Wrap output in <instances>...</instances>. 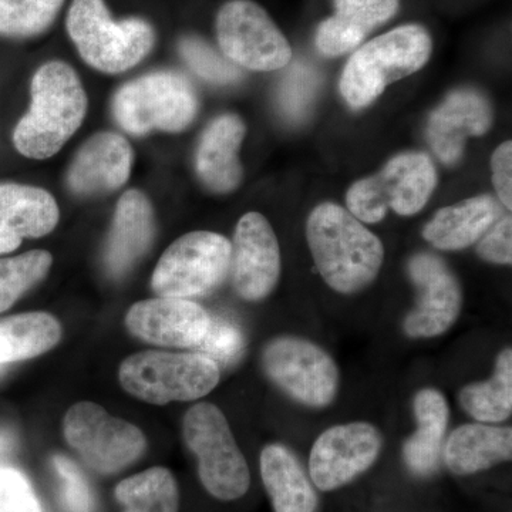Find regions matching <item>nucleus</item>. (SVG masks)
Masks as SVG:
<instances>
[{"instance_id":"nucleus-17","label":"nucleus","mask_w":512,"mask_h":512,"mask_svg":"<svg viewBox=\"0 0 512 512\" xmlns=\"http://www.w3.org/2000/svg\"><path fill=\"white\" fill-rule=\"evenodd\" d=\"M493 121V106L484 94L457 90L431 114L427 140L441 163L454 165L463 157L467 138L484 136Z\"/></svg>"},{"instance_id":"nucleus-4","label":"nucleus","mask_w":512,"mask_h":512,"mask_svg":"<svg viewBox=\"0 0 512 512\" xmlns=\"http://www.w3.org/2000/svg\"><path fill=\"white\" fill-rule=\"evenodd\" d=\"M67 32L84 62L110 74L136 66L154 46V30L146 20L114 22L103 0H74Z\"/></svg>"},{"instance_id":"nucleus-9","label":"nucleus","mask_w":512,"mask_h":512,"mask_svg":"<svg viewBox=\"0 0 512 512\" xmlns=\"http://www.w3.org/2000/svg\"><path fill=\"white\" fill-rule=\"evenodd\" d=\"M231 265V242L208 231L190 232L174 242L154 271V292L161 298L207 295L224 282Z\"/></svg>"},{"instance_id":"nucleus-7","label":"nucleus","mask_w":512,"mask_h":512,"mask_svg":"<svg viewBox=\"0 0 512 512\" xmlns=\"http://www.w3.org/2000/svg\"><path fill=\"white\" fill-rule=\"evenodd\" d=\"M184 439L197 457L198 474L208 493L224 501L247 494L251 485L247 460L217 406H192L185 414Z\"/></svg>"},{"instance_id":"nucleus-1","label":"nucleus","mask_w":512,"mask_h":512,"mask_svg":"<svg viewBox=\"0 0 512 512\" xmlns=\"http://www.w3.org/2000/svg\"><path fill=\"white\" fill-rule=\"evenodd\" d=\"M306 239L323 281L343 295L363 291L382 269V241L340 205H318L306 222Z\"/></svg>"},{"instance_id":"nucleus-2","label":"nucleus","mask_w":512,"mask_h":512,"mask_svg":"<svg viewBox=\"0 0 512 512\" xmlns=\"http://www.w3.org/2000/svg\"><path fill=\"white\" fill-rule=\"evenodd\" d=\"M86 110L87 96L72 67L46 63L33 77L32 104L15 128L13 143L35 160L55 156L82 126Z\"/></svg>"},{"instance_id":"nucleus-33","label":"nucleus","mask_w":512,"mask_h":512,"mask_svg":"<svg viewBox=\"0 0 512 512\" xmlns=\"http://www.w3.org/2000/svg\"><path fill=\"white\" fill-rule=\"evenodd\" d=\"M244 348V333L237 323L225 318H210L207 333L194 349L217 366H229L237 362Z\"/></svg>"},{"instance_id":"nucleus-31","label":"nucleus","mask_w":512,"mask_h":512,"mask_svg":"<svg viewBox=\"0 0 512 512\" xmlns=\"http://www.w3.org/2000/svg\"><path fill=\"white\" fill-rule=\"evenodd\" d=\"M64 0H0V35L29 37L52 25Z\"/></svg>"},{"instance_id":"nucleus-25","label":"nucleus","mask_w":512,"mask_h":512,"mask_svg":"<svg viewBox=\"0 0 512 512\" xmlns=\"http://www.w3.org/2000/svg\"><path fill=\"white\" fill-rule=\"evenodd\" d=\"M413 412L417 429L404 443V463L414 476L429 477L439 468L450 407L443 393L426 387L414 397Z\"/></svg>"},{"instance_id":"nucleus-3","label":"nucleus","mask_w":512,"mask_h":512,"mask_svg":"<svg viewBox=\"0 0 512 512\" xmlns=\"http://www.w3.org/2000/svg\"><path fill=\"white\" fill-rule=\"evenodd\" d=\"M431 37L420 25L400 26L377 36L350 56L340 93L353 109H365L387 86L419 72L429 62Z\"/></svg>"},{"instance_id":"nucleus-23","label":"nucleus","mask_w":512,"mask_h":512,"mask_svg":"<svg viewBox=\"0 0 512 512\" xmlns=\"http://www.w3.org/2000/svg\"><path fill=\"white\" fill-rule=\"evenodd\" d=\"M444 463L456 476L490 470L512 458V429L487 423L457 427L443 448Z\"/></svg>"},{"instance_id":"nucleus-11","label":"nucleus","mask_w":512,"mask_h":512,"mask_svg":"<svg viewBox=\"0 0 512 512\" xmlns=\"http://www.w3.org/2000/svg\"><path fill=\"white\" fill-rule=\"evenodd\" d=\"M218 42L224 56L254 72H274L291 62L292 49L258 3L231 0L217 16Z\"/></svg>"},{"instance_id":"nucleus-18","label":"nucleus","mask_w":512,"mask_h":512,"mask_svg":"<svg viewBox=\"0 0 512 512\" xmlns=\"http://www.w3.org/2000/svg\"><path fill=\"white\" fill-rule=\"evenodd\" d=\"M131 164L133 150L126 138L99 133L89 138L74 157L67 183L80 195L116 191L130 177Z\"/></svg>"},{"instance_id":"nucleus-24","label":"nucleus","mask_w":512,"mask_h":512,"mask_svg":"<svg viewBox=\"0 0 512 512\" xmlns=\"http://www.w3.org/2000/svg\"><path fill=\"white\" fill-rule=\"evenodd\" d=\"M154 237V215L143 192L131 190L120 198L106 248L110 275L121 276L136 264Z\"/></svg>"},{"instance_id":"nucleus-15","label":"nucleus","mask_w":512,"mask_h":512,"mask_svg":"<svg viewBox=\"0 0 512 512\" xmlns=\"http://www.w3.org/2000/svg\"><path fill=\"white\" fill-rule=\"evenodd\" d=\"M409 275L419 299L404 319V333L414 339L443 335L453 328L463 308L460 282L440 258L431 254L413 256Z\"/></svg>"},{"instance_id":"nucleus-6","label":"nucleus","mask_w":512,"mask_h":512,"mask_svg":"<svg viewBox=\"0 0 512 512\" xmlns=\"http://www.w3.org/2000/svg\"><path fill=\"white\" fill-rule=\"evenodd\" d=\"M119 376L124 389L144 402H191L217 387L220 367L200 353L141 352L124 360Z\"/></svg>"},{"instance_id":"nucleus-19","label":"nucleus","mask_w":512,"mask_h":512,"mask_svg":"<svg viewBox=\"0 0 512 512\" xmlns=\"http://www.w3.org/2000/svg\"><path fill=\"white\" fill-rule=\"evenodd\" d=\"M59 208L52 194L29 185H0V254L15 251L23 238H39L55 229Z\"/></svg>"},{"instance_id":"nucleus-29","label":"nucleus","mask_w":512,"mask_h":512,"mask_svg":"<svg viewBox=\"0 0 512 512\" xmlns=\"http://www.w3.org/2000/svg\"><path fill=\"white\" fill-rule=\"evenodd\" d=\"M116 497L124 512H178V490L167 468H150L121 481Z\"/></svg>"},{"instance_id":"nucleus-28","label":"nucleus","mask_w":512,"mask_h":512,"mask_svg":"<svg viewBox=\"0 0 512 512\" xmlns=\"http://www.w3.org/2000/svg\"><path fill=\"white\" fill-rule=\"evenodd\" d=\"M458 402L468 416L480 423L500 424L512 414V350L505 348L497 357L493 376L471 383L458 393Z\"/></svg>"},{"instance_id":"nucleus-39","label":"nucleus","mask_w":512,"mask_h":512,"mask_svg":"<svg viewBox=\"0 0 512 512\" xmlns=\"http://www.w3.org/2000/svg\"><path fill=\"white\" fill-rule=\"evenodd\" d=\"M16 446V437L12 431L0 429V466L13 453Z\"/></svg>"},{"instance_id":"nucleus-20","label":"nucleus","mask_w":512,"mask_h":512,"mask_svg":"<svg viewBox=\"0 0 512 512\" xmlns=\"http://www.w3.org/2000/svg\"><path fill=\"white\" fill-rule=\"evenodd\" d=\"M244 121L235 114H224L211 121L198 144L195 167L205 187L211 191H234L242 181L239 148L244 141Z\"/></svg>"},{"instance_id":"nucleus-14","label":"nucleus","mask_w":512,"mask_h":512,"mask_svg":"<svg viewBox=\"0 0 512 512\" xmlns=\"http://www.w3.org/2000/svg\"><path fill=\"white\" fill-rule=\"evenodd\" d=\"M281 248L271 224L259 212H248L239 220L231 244L235 291L249 302L271 295L281 278Z\"/></svg>"},{"instance_id":"nucleus-40","label":"nucleus","mask_w":512,"mask_h":512,"mask_svg":"<svg viewBox=\"0 0 512 512\" xmlns=\"http://www.w3.org/2000/svg\"><path fill=\"white\" fill-rule=\"evenodd\" d=\"M2 367H3V366H0V372H2Z\"/></svg>"},{"instance_id":"nucleus-27","label":"nucleus","mask_w":512,"mask_h":512,"mask_svg":"<svg viewBox=\"0 0 512 512\" xmlns=\"http://www.w3.org/2000/svg\"><path fill=\"white\" fill-rule=\"evenodd\" d=\"M62 336L59 322L49 313L32 312L0 320V366L42 355Z\"/></svg>"},{"instance_id":"nucleus-38","label":"nucleus","mask_w":512,"mask_h":512,"mask_svg":"<svg viewBox=\"0 0 512 512\" xmlns=\"http://www.w3.org/2000/svg\"><path fill=\"white\" fill-rule=\"evenodd\" d=\"M493 184L498 200L511 211L512 208V143L510 140L501 144L491 158Z\"/></svg>"},{"instance_id":"nucleus-26","label":"nucleus","mask_w":512,"mask_h":512,"mask_svg":"<svg viewBox=\"0 0 512 512\" xmlns=\"http://www.w3.org/2000/svg\"><path fill=\"white\" fill-rule=\"evenodd\" d=\"M261 476L275 512H315L318 494L298 458L282 444L261 454Z\"/></svg>"},{"instance_id":"nucleus-21","label":"nucleus","mask_w":512,"mask_h":512,"mask_svg":"<svg viewBox=\"0 0 512 512\" xmlns=\"http://www.w3.org/2000/svg\"><path fill=\"white\" fill-rule=\"evenodd\" d=\"M397 9L399 0H335V15L320 23L316 47L325 56L346 55L372 30L389 22Z\"/></svg>"},{"instance_id":"nucleus-34","label":"nucleus","mask_w":512,"mask_h":512,"mask_svg":"<svg viewBox=\"0 0 512 512\" xmlns=\"http://www.w3.org/2000/svg\"><path fill=\"white\" fill-rule=\"evenodd\" d=\"M319 86L318 74L309 67L296 64L286 74L279 89V104L286 116L293 121L301 120L311 107L313 97Z\"/></svg>"},{"instance_id":"nucleus-8","label":"nucleus","mask_w":512,"mask_h":512,"mask_svg":"<svg viewBox=\"0 0 512 512\" xmlns=\"http://www.w3.org/2000/svg\"><path fill=\"white\" fill-rule=\"evenodd\" d=\"M114 117L127 133L183 131L197 116L198 99L181 74L157 72L121 87L114 97Z\"/></svg>"},{"instance_id":"nucleus-37","label":"nucleus","mask_w":512,"mask_h":512,"mask_svg":"<svg viewBox=\"0 0 512 512\" xmlns=\"http://www.w3.org/2000/svg\"><path fill=\"white\" fill-rule=\"evenodd\" d=\"M478 255L490 264L511 265L512 261V218H500L485 232L477 248Z\"/></svg>"},{"instance_id":"nucleus-16","label":"nucleus","mask_w":512,"mask_h":512,"mask_svg":"<svg viewBox=\"0 0 512 512\" xmlns=\"http://www.w3.org/2000/svg\"><path fill=\"white\" fill-rule=\"evenodd\" d=\"M127 328L137 338L168 348H195L210 325V315L188 299L157 298L131 306Z\"/></svg>"},{"instance_id":"nucleus-12","label":"nucleus","mask_w":512,"mask_h":512,"mask_svg":"<svg viewBox=\"0 0 512 512\" xmlns=\"http://www.w3.org/2000/svg\"><path fill=\"white\" fill-rule=\"evenodd\" d=\"M64 436L84 463L101 474L130 466L146 448V439L136 426L90 402L74 404L67 412Z\"/></svg>"},{"instance_id":"nucleus-32","label":"nucleus","mask_w":512,"mask_h":512,"mask_svg":"<svg viewBox=\"0 0 512 512\" xmlns=\"http://www.w3.org/2000/svg\"><path fill=\"white\" fill-rule=\"evenodd\" d=\"M180 53L188 66L207 82L215 84L234 83L241 77L237 64L227 57L218 55L200 37H183L180 42Z\"/></svg>"},{"instance_id":"nucleus-22","label":"nucleus","mask_w":512,"mask_h":512,"mask_svg":"<svg viewBox=\"0 0 512 512\" xmlns=\"http://www.w3.org/2000/svg\"><path fill=\"white\" fill-rule=\"evenodd\" d=\"M501 215L500 201L478 195L437 211L424 227L423 237L441 251H460L480 241Z\"/></svg>"},{"instance_id":"nucleus-35","label":"nucleus","mask_w":512,"mask_h":512,"mask_svg":"<svg viewBox=\"0 0 512 512\" xmlns=\"http://www.w3.org/2000/svg\"><path fill=\"white\" fill-rule=\"evenodd\" d=\"M0 512H43L28 478L16 468L0 466Z\"/></svg>"},{"instance_id":"nucleus-13","label":"nucleus","mask_w":512,"mask_h":512,"mask_svg":"<svg viewBox=\"0 0 512 512\" xmlns=\"http://www.w3.org/2000/svg\"><path fill=\"white\" fill-rule=\"evenodd\" d=\"M383 436L366 421L338 424L323 431L313 443L309 474L320 491L339 490L376 463Z\"/></svg>"},{"instance_id":"nucleus-10","label":"nucleus","mask_w":512,"mask_h":512,"mask_svg":"<svg viewBox=\"0 0 512 512\" xmlns=\"http://www.w3.org/2000/svg\"><path fill=\"white\" fill-rule=\"evenodd\" d=\"M265 373L295 402L313 409L328 407L339 390L335 360L311 340L281 336L266 345Z\"/></svg>"},{"instance_id":"nucleus-36","label":"nucleus","mask_w":512,"mask_h":512,"mask_svg":"<svg viewBox=\"0 0 512 512\" xmlns=\"http://www.w3.org/2000/svg\"><path fill=\"white\" fill-rule=\"evenodd\" d=\"M57 476L62 480L63 503L69 512H92L93 497L89 484L79 467L69 458L56 456L53 458Z\"/></svg>"},{"instance_id":"nucleus-30","label":"nucleus","mask_w":512,"mask_h":512,"mask_svg":"<svg viewBox=\"0 0 512 512\" xmlns=\"http://www.w3.org/2000/svg\"><path fill=\"white\" fill-rule=\"evenodd\" d=\"M50 266L52 255L46 251L0 259V312L6 311L23 293L42 281Z\"/></svg>"},{"instance_id":"nucleus-5","label":"nucleus","mask_w":512,"mask_h":512,"mask_svg":"<svg viewBox=\"0 0 512 512\" xmlns=\"http://www.w3.org/2000/svg\"><path fill=\"white\" fill-rule=\"evenodd\" d=\"M436 185V167L427 154L403 153L380 173L356 181L346 194V205L353 217L366 224L384 220L389 208L412 217L426 207Z\"/></svg>"}]
</instances>
